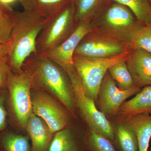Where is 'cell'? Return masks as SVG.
<instances>
[{
    "label": "cell",
    "mask_w": 151,
    "mask_h": 151,
    "mask_svg": "<svg viewBox=\"0 0 151 151\" xmlns=\"http://www.w3.org/2000/svg\"><path fill=\"white\" fill-rule=\"evenodd\" d=\"M64 70L70 81L74 102L90 129L98 132L110 140H114V127L96 107L94 100L86 95L73 65L66 68Z\"/></svg>",
    "instance_id": "cell-4"
},
{
    "label": "cell",
    "mask_w": 151,
    "mask_h": 151,
    "mask_svg": "<svg viewBox=\"0 0 151 151\" xmlns=\"http://www.w3.org/2000/svg\"><path fill=\"white\" fill-rule=\"evenodd\" d=\"M111 141L98 132L90 130L88 144L91 151H118Z\"/></svg>",
    "instance_id": "cell-24"
},
{
    "label": "cell",
    "mask_w": 151,
    "mask_h": 151,
    "mask_svg": "<svg viewBox=\"0 0 151 151\" xmlns=\"http://www.w3.org/2000/svg\"><path fill=\"white\" fill-rule=\"evenodd\" d=\"M72 1L73 0H34L32 11L49 19Z\"/></svg>",
    "instance_id": "cell-18"
},
{
    "label": "cell",
    "mask_w": 151,
    "mask_h": 151,
    "mask_svg": "<svg viewBox=\"0 0 151 151\" xmlns=\"http://www.w3.org/2000/svg\"><path fill=\"white\" fill-rule=\"evenodd\" d=\"M92 31L90 20L79 23L63 42L44 54L64 70L68 66L73 65L75 50L84 38Z\"/></svg>",
    "instance_id": "cell-11"
},
{
    "label": "cell",
    "mask_w": 151,
    "mask_h": 151,
    "mask_svg": "<svg viewBox=\"0 0 151 151\" xmlns=\"http://www.w3.org/2000/svg\"><path fill=\"white\" fill-rule=\"evenodd\" d=\"M115 139L122 151H139L137 139L133 128L125 119L114 128Z\"/></svg>",
    "instance_id": "cell-16"
},
{
    "label": "cell",
    "mask_w": 151,
    "mask_h": 151,
    "mask_svg": "<svg viewBox=\"0 0 151 151\" xmlns=\"http://www.w3.org/2000/svg\"><path fill=\"white\" fill-rule=\"evenodd\" d=\"M126 62L136 86L142 89L151 85L150 52L141 49H132Z\"/></svg>",
    "instance_id": "cell-12"
},
{
    "label": "cell",
    "mask_w": 151,
    "mask_h": 151,
    "mask_svg": "<svg viewBox=\"0 0 151 151\" xmlns=\"http://www.w3.org/2000/svg\"><path fill=\"white\" fill-rule=\"evenodd\" d=\"M10 72L7 81L12 105L18 121L22 127L26 128L30 116L33 113L31 89L32 78L27 71Z\"/></svg>",
    "instance_id": "cell-7"
},
{
    "label": "cell",
    "mask_w": 151,
    "mask_h": 151,
    "mask_svg": "<svg viewBox=\"0 0 151 151\" xmlns=\"http://www.w3.org/2000/svg\"><path fill=\"white\" fill-rule=\"evenodd\" d=\"M132 49L129 45L92 32L81 40L74 52V55L93 58L111 57Z\"/></svg>",
    "instance_id": "cell-8"
},
{
    "label": "cell",
    "mask_w": 151,
    "mask_h": 151,
    "mask_svg": "<svg viewBox=\"0 0 151 151\" xmlns=\"http://www.w3.org/2000/svg\"><path fill=\"white\" fill-rule=\"evenodd\" d=\"M131 50L106 58L73 55V67L82 82L86 95L94 102H97L100 85L109 68L117 63L126 60Z\"/></svg>",
    "instance_id": "cell-5"
},
{
    "label": "cell",
    "mask_w": 151,
    "mask_h": 151,
    "mask_svg": "<svg viewBox=\"0 0 151 151\" xmlns=\"http://www.w3.org/2000/svg\"><path fill=\"white\" fill-rule=\"evenodd\" d=\"M11 47L10 41L7 43L0 44V63L9 58Z\"/></svg>",
    "instance_id": "cell-28"
},
{
    "label": "cell",
    "mask_w": 151,
    "mask_h": 151,
    "mask_svg": "<svg viewBox=\"0 0 151 151\" xmlns=\"http://www.w3.org/2000/svg\"><path fill=\"white\" fill-rule=\"evenodd\" d=\"M2 143L6 151H30L27 138L15 134H5L1 139Z\"/></svg>",
    "instance_id": "cell-23"
},
{
    "label": "cell",
    "mask_w": 151,
    "mask_h": 151,
    "mask_svg": "<svg viewBox=\"0 0 151 151\" xmlns=\"http://www.w3.org/2000/svg\"><path fill=\"white\" fill-rule=\"evenodd\" d=\"M4 97H0V131L3 130L5 126L6 111L4 107Z\"/></svg>",
    "instance_id": "cell-29"
},
{
    "label": "cell",
    "mask_w": 151,
    "mask_h": 151,
    "mask_svg": "<svg viewBox=\"0 0 151 151\" xmlns=\"http://www.w3.org/2000/svg\"><path fill=\"white\" fill-rule=\"evenodd\" d=\"M48 151H77L75 139L70 130L63 129L57 132Z\"/></svg>",
    "instance_id": "cell-21"
},
{
    "label": "cell",
    "mask_w": 151,
    "mask_h": 151,
    "mask_svg": "<svg viewBox=\"0 0 151 151\" xmlns=\"http://www.w3.org/2000/svg\"><path fill=\"white\" fill-rule=\"evenodd\" d=\"M9 58L0 63V87L7 82L10 73Z\"/></svg>",
    "instance_id": "cell-25"
},
{
    "label": "cell",
    "mask_w": 151,
    "mask_h": 151,
    "mask_svg": "<svg viewBox=\"0 0 151 151\" xmlns=\"http://www.w3.org/2000/svg\"><path fill=\"white\" fill-rule=\"evenodd\" d=\"M103 0H73L76 23L89 21L100 8Z\"/></svg>",
    "instance_id": "cell-20"
},
{
    "label": "cell",
    "mask_w": 151,
    "mask_h": 151,
    "mask_svg": "<svg viewBox=\"0 0 151 151\" xmlns=\"http://www.w3.org/2000/svg\"><path fill=\"white\" fill-rule=\"evenodd\" d=\"M129 45L132 49H141L151 53V24L141 27L132 37Z\"/></svg>",
    "instance_id": "cell-22"
},
{
    "label": "cell",
    "mask_w": 151,
    "mask_h": 151,
    "mask_svg": "<svg viewBox=\"0 0 151 151\" xmlns=\"http://www.w3.org/2000/svg\"><path fill=\"white\" fill-rule=\"evenodd\" d=\"M139 114L151 115V85L143 87L133 98L124 102L117 116L126 118Z\"/></svg>",
    "instance_id": "cell-13"
},
{
    "label": "cell",
    "mask_w": 151,
    "mask_h": 151,
    "mask_svg": "<svg viewBox=\"0 0 151 151\" xmlns=\"http://www.w3.org/2000/svg\"></svg>",
    "instance_id": "cell-33"
},
{
    "label": "cell",
    "mask_w": 151,
    "mask_h": 151,
    "mask_svg": "<svg viewBox=\"0 0 151 151\" xmlns=\"http://www.w3.org/2000/svg\"><path fill=\"white\" fill-rule=\"evenodd\" d=\"M127 7L144 25L151 24V0H113Z\"/></svg>",
    "instance_id": "cell-17"
},
{
    "label": "cell",
    "mask_w": 151,
    "mask_h": 151,
    "mask_svg": "<svg viewBox=\"0 0 151 151\" xmlns=\"http://www.w3.org/2000/svg\"><path fill=\"white\" fill-rule=\"evenodd\" d=\"M33 113L46 123L52 134L63 129L69 118L67 112L49 95L42 92L32 96Z\"/></svg>",
    "instance_id": "cell-10"
},
{
    "label": "cell",
    "mask_w": 151,
    "mask_h": 151,
    "mask_svg": "<svg viewBox=\"0 0 151 151\" xmlns=\"http://www.w3.org/2000/svg\"><path fill=\"white\" fill-rule=\"evenodd\" d=\"M13 26L0 23V44L7 43L10 41Z\"/></svg>",
    "instance_id": "cell-26"
},
{
    "label": "cell",
    "mask_w": 151,
    "mask_h": 151,
    "mask_svg": "<svg viewBox=\"0 0 151 151\" xmlns=\"http://www.w3.org/2000/svg\"><path fill=\"white\" fill-rule=\"evenodd\" d=\"M12 15L9 63L17 72H21L26 60L37 53V40L47 19L33 11L13 12Z\"/></svg>",
    "instance_id": "cell-1"
},
{
    "label": "cell",
    "mask_w": 151,
    "mask_h": 151,
    "mask_svg": "<svg viewBox=\"0 0 151 151\" xmlns=\"http://www.w3.org/2000/svg\"><path fill=\"white\" fill-rule=\"evenodd\" d=\"M6 11V10L0 6V23L7 25L13 26V12L9 13Z\"/></svg>",
    "instance_id": "cell-27"
},
{
    "label": "cell",
    "mask_w": 151,
    "mask_h": 151,
    "mask_svg": "<svg viewBox=\"0 0 151 151\" xmlns=\"http://www.w3.org/2000/svg\"><path fill=\"white\" fill-rule=\"evenodd\" d=\"M129 123L137 139L139 151H148L151 139V115L139 114L124 118Z\"/></svg>",
    "instance_id": "cell-15"
},
{
    "label": "cell",
    "mask_w": 151,
    "mask_h": 151,
    "mask_svg": "<svg viewBox=\"0 0 151 151\" xmlns=\"http://www.w3.org/2000/svg\"><path fill=\"white\" fill-rule=\"evenodd\" d=\"M126 60L112 65L108 71L118 88L122 90H127L137 86L127 67Z\"/></svg>",
    "instance_id": "cell-19"
},
{
    "label": "cell",
    "mask_w": 151,
    "mask_h": 151,
    "mask_svg": "<svg viewBox=\"0 0 151 151\" xmlns=\"http://www.w3.org/2000/svg\"><path fill=\"white\" fill-rule=\"evenodd\" d=\"M17 2H19L22 4V0H0V6L6 10L12 12L13 10L11 6Z\"/></svg>",
    "instance_id": "cell-30"
},
{
    "label": "cell",
    "mask_w": 151,
    "mask_h": 151,
    "mask_svg": "<svg viewBox=\"0 0 151 151\" xmlns=\"http://www.w3.org/2000/svg\"><path fill=\"white\" fill-rule=\"evenodd\" d=\"M141 89L136 86L127 90H121L108 72L103 78L98 92L97 100L98 109L107 119L115 117L117 116L123 103Z\"/></svg>",
    "instance_id": "cell-9"
},
{
    "label": "cell",
    "mask_w": 151,
    "mask_h": 151,
    "mask_svg": "<svg viewBox=\"0 0 151 151\" xmlns=\"http://www.w3.org/2000/svg\"><path fill=\"white\" fill-rule=\"evenodd\" d=\"M143 25L129 9L117 3L104 11L97 24L100 34L129 45Z\"/></svg>",
    "instance_id": "cell-3"
},
{
    "label": "cell",
    "mask_w": 151,
    "mask_h": 151,
    "mask_svg": "<svg viewBox=\"0 0 151 151\" xmlns=\"http://www.w3.org/2000/svg\"><path fill=\"white\" fill-rule=\"evenodd\" d=\"M34 0H22V5L24 10L32 11Z\"/></svg>",
    "instance_id": "cell-31"
},
{
    "label": "cell",
    "mask_w": 151,
    "mask_h": 151,
    "mask_svg": "<svg viewBox=\"0 0 151 151\" xmlns=\"http://www.w3.org/2000/svg\"><path fill=\"white\" fill-rule=\"evenodd\" d=\"M148 151H151V148L150 149V150H149Z\"/></svg>",
    "instance_id": "cell-32"
},
{
    "label": "cell",
    "mask_w": 151,
    "mask_h": 151,
    "mask_svg": "<svg viewBox=\"0 0 151 151\" xmlns=\"http://www.w3.org/2000/svg\"><path fill=\"white\" fill-rule=\"evenodd\" d=\"M26 128L31 139L33 151H45L52 134L46 123L32 113Z\"/></svg>",
    "instance_id": "cell-14"
},
{
    "label": "cell",
    "mask_w": 151,
    "mask_h": 151,
    "mask_svg": "<svg viewBox=\"0 0 151 151\" xmlns=\"http://www.w3.org/2000/svg\"><path fill=\"white\" fill-rule=\"evenodd\" d=\"M75 6L72 1L47 19L37 40V53H46L71 34L78 24L75 21Z\"/></svg>",
    "instance_id": "cell-6"
},
{
    "label": "cell",
    "mask_w": 151,
    "mask_h": 151,
    "mask_svg": "<svg viewBox=\"0 0 151 151\" xmlns=\"http://www.w3.org/2000/svg\"><path fill=\"white\" fill-rule=\"evenodd\" d=\"M23 66L32 78L33 83H37L55 95L70 111L75 110V102L70 81H68L64 70L50 60L44 53H37L30 55ZM23 68V67H22Z\"/></svg>",
    "instance_id": "cell-2"
}]
</instances>
